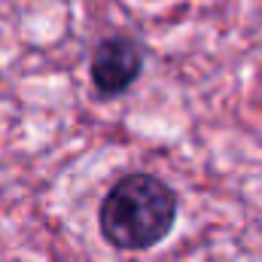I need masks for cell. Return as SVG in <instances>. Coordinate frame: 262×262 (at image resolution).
<instances>
[{
    "label": "cell",
    "mask_w": 262,
    "mask_h": 262,
    "mask_svg": "<svg viewBox=\"0 0 262 262\" xmlns=\"http://www.w3.org/2000/svg\"><path fill=\"white\" fill-rule=\"evenodd\" d=\"M177 220V195L152 174H128L101 201V235L116 250L156 247Z\"/></svg>",
    "instance_id": "6da1fadb"
},
{
    "label": "cell",
    "mask_w": 262,
    "mask_h": 262,
    "mask_svg": "<svg viewBox=\"0 0 262 262\" xmlns=\"http://www.w3.org/2000/svg\"><path fill=\"white\" fill-rule=\"evenodd\" d=\"M140 67H143V52H140L137 40H131L125 34L104 37L92 52V64H89L92 85L104 98L122 95L125 89H131L137 82Z\"/></svg>",
    "instance_id": "7a4b0ae2"
}]
</instances>
